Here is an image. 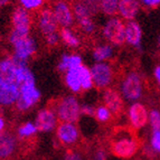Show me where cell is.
I'll return each mask as SVG.
<instances>
[{
    "label": "cell",
    "instance_id": "obj_24",
    "mask_svg": "<svg viewBox=\"0 0 160 160\" xmlns=\"http://www.w3.org/2000/svg\"><path fill=\"white\" fill-rule=\"evenodd\" d=\"M38 132V129L35 124V122L32 121H26V122L22 123L20 126L17 128V137L22 140H28V139L32 138L36 136Z\"/></svg>",
    "mask_w": 160,
    "mask_h": 160
},
{
    "label": "cell",
    "instance_id": "obj_21",
    "mask_svg": "<svg viewBox=\"0 0 160 160\" xmlns=\"http://www.w3.org/2000/svg\"><path fill=\"white\" fill-rule=\"evenodd\" d=\"M83 63V57L78 53H64L62 54L57 63V69L58 72L65 73L69 69L76 68L81 66Z\"/></svg>",
    "mask_w": 160,
    "mask_h": 160
},
{
    "label": "cell",
    "instance_id": "obj_10",
    "mask_svg": "<svg viewBox=\"0 0 160 160\" xmlns=\"http://www.w3.org/2000/svg\"><path fill=\"white\" fill-rule=\"evenodd\" d=\"M12 47V56L22 62H28L37 54L38 44L37 40L32 35L19 39L15 44L11 45Z\"/></svg>",
    "mask_w": 160,
    "mask_h": 160
},
{
    "label": "cell",
    "instance_id": "obj_8",
    "mask_svg": "<svg viewBox=\"0 0 160 160\" xmlns=\"http://www.w3.org/2000/svg\"><path fill=\"white\" fill-rule=\"evenodd\" d=\"M127 119L132 130H141L149 122V110L141 101L132 102L127 109Z\"/></svg>",
    "mask_w": 160,
    "mask_h": 160
},
{
    "label": "cell",
    "instance_id": "obj_19",
    "mask_svg": "<svg viewBox=\"0 0 160 160\" xmlns=\"http://www.w3.org/2000/svg\"><path fill=\"white\" fill-rule=\"evenodd\" d=\"M11 28H18V29L32 30V15L30 11L18 6L13 9L10 16Z\"/></svg>",
    "mask_w": 160,
    "mask_h": 160
},
{
    "label": "cell",
    "instance_id": "obj_2",
    "mask_svg": "<svg viewBox=\"0 0 160 160\" xmlns=\"http://www.w3.org/2000/svg\"><path fill=\"white\" fill-rule=\"evenodd\" d=\"M123 101L132 103L138 102L143 98L144 81L141 73L137 69H130L121 76L118 85Z\"/></svg>",
    "mask_w": 160,
    "mask_h": 160
},
{
    "label": "cell",
    "instance_id": "obj_25",
    "mask_svg": "<svg viewBox=\"0 0 160 160\" xmlns=\"http://www.w3.org/2000/svg\"><path fill=\"white\" fill-rule=\"evenodd\" d=\"M119 2L120 0H100V11L104 16H117Z\"/></svg>",
    "mask_w": 160,
    "mask_h": 160
},
{
    "label": "cell",
    "instance_id": "obj_20",
    "mask_svg": "<svg viewBox=\"0 0 160 160\" xmlns=\"http://www.w3.org/2000/svg\"><path fill=\"white\" fill-rule=\"evenodd\" d=\"M141 8L142 7L139 0H120L119 8H118V16L124 22L136 20L141 11Z\"/></svg>",
    "mask_w": 160,
    "mask_h": 160
},
{
    "label": "cell",
    "instance_id": "obj_11",
    "mask_svg": "<svg viewBox=\"0 0 160 160\" xmlns=\"http://www.w3.org/2000/svg\"><path fill=\"white\" fill-rule=\"evenodd\" d=\"M56 139L62 146L73 147L80 140V129L78 124L73 122H59L55 129Z\"/></svg>",
    "mask_w": 160,
    "mask_h": 160
},
{
    "label": "cell",
    "instance_id": "obj_29",
    "mask_svg": "<svg viewBox=\"0 0 160 160\" xmlns=\"http://www.w3.org/2000/svg\"><path fill=\"white\" fill-rule=\"evenodd\" d=\"M152 130H160V110L152 109L149 111V122Z\"/></svg>",
    "mask_w": 160,
    "mask_h": 160
},
{
    "label": "cell",
    "instance_id": "obj_41",
    "mask_svg": "<svg viewBox=\"0 0 160 160\" xmlns=\"http://www.w3.org/2000/svg\"><path fill=\"white\" fill-rule=\"evenodd\" d=\"M158 88H159V90H160V86H158Z\"/></svg>",
    "mask_w": 160,
    "mask_h": 160
},
{
    "label": "cell",
    "instance_id": "obj_34",
    "mask_svg": "<svg viewBox=\"0 0 160 160\" xmlns=\"http://www.w3.org/2000/svg\"><path fill=\"white\" fill-rule=\"evenodd\" d=\"M94 111H95V107H93L91 103H83L82 105H81V112H82V115L93 117Z\"/></svg>",
    "mask_w": 160,
    "mask_h": 160
},
{
    "label": "cell",
    "instance_id": "obj_39",
    "mask_svg": "<svg viewBox=\"0 0 160 160\" xmlns=\"http://www.w3.org/2000/svg\"><path fill=\"white\" fill-rule=\"evenodd\" d=\"M11 2V0H0V8H3Z\"/></svg>",
    "mask_w": 160,
    "mask_h": 160
},
{
    "label": "cell",
    "instance_id": "obj_9",
    "mask_svg": "<svg viewBox=\"0 0 160 160\" xmlns=\"http://www.w3.org/2000/svg\"><path fill=\"white\" fill-rule=\"evenodd\" d=\"M52 12L61 28H72L75 24L72 5L67 0H55L52 5Z\"/></svg>",
    "mask_w": 160,
    "mask_h": 160
},
{
    "label": "cell",
    "instance_id": "obj_18",
    "mask_svg": "<svg viewBox=\"0 0 160 160\" xmlns=\"http://www.w3.org/2000/svg\"><path fill=\"white\" fill-rule=\"evenodd\" d=\"M142 28L137 20L126 22V44L130 47L141 51L142 49Z\"/></svg>",
    "mask_w": 160,
    "mask_h": 160
},
{
    "label": "cell",
    "instance_id": "obj_26",
    "mask_svg": "<svg viewBox=\"0 0 160 160\" xmlns=\"http://www.w3.org/2000/svg\"><path fill=\"white\" fill-rule=\"evenodd\" d=\"M78 26L80 28V30L86 36H92L96 32V24L94 22L93 17H88V18H83L78 20Z\"/></svg>",
    "mask_w": 160,
    "mask_h": 160
},
{
    "label": "cell",
    "instance_id": "obj_22",
    "mask_svg": "<svg viewBox=\"0 0 160 160\" xmlns=\"http://www.w3.org/2000/svg\"><path fill=\"white\" fill-rule=\"evenodd\" d=\"M114 46L105 42L94 46L91 55L94 63H102V62H110L114 57Z\"/></svg>",
    "mask_w": 160,
    "mask_h": 160
},
{
    "label": "cell",
    "instance_id": "obj_17",
    "mask_svg": "<svg viewBox=\"0 0 160 160\" xmlns=\"http://www.w3.org/2000/svg\"><path fill=\"white\" fill-rule=\"evenodd\" d=\"M19 94L20 90L16 83L0 82V108L15 107Z\"/></svg>",
    "mask_w": 160,
    "mask_h": 160
},
{
    "label": "cell",
    "instance_id": "obj_38",
    "mask_svg": "<svg viewBox=\"0 0 160 160\" xmlns=\"http://www.w3.org/2000/svg\"><path fill=\"white\" fill-rule=\"evenodd\" d=\"M6 129V120L2 114H0V133L3 132Z\"/></svg>",
    "mask_w": 160,
    "mask_h": 160
},
{
    "label": "cell",
    "instance_id": "obj_33",
    "mask_svg": "<svg viewBox=\"0 0 160 160\" xmlns=\"http://www.w3.org/2000/svg\"><path fill=\"white\" fill-rule=\"evenodd\" d=\"M139 2L146 9H157L160 7V0H139Z\"/></svg>",
    "mask_w": 160,
    "mask_h": 160
},
{
    "label": "cell",
    "instance_id": "obj_4",
    "mask_svg": "<svg viewBox=\"0 0 160 160\" xmlns=\"http://www.w3.org/2000/svg\"><path fill=\"white\" fill-rule=\"evenodd\" d=\"M81 105L82 103L78 96L74 94H66L55 100L51 108L56 113L58 121L76 123L82 115Z\"/></svg>",
    "mask_w": 160,
    "mask_h": 160
},
{
    "label": "cell",
    "instance_id": "obj_3",
    "mask_svg": "<svg viewBox=\"0 0 160 160\" xmlns=\"http://www.w3.org/2000/svg\"><path fill=\"white\" fill-rule=\"evenodd\" d=\"M63 82L71 94L74 95L91 91L94 88L90 67L84 64L63 73Z\"/></svg>",
    "mask_w": 160,
    "mask_h": 160
},
{
    "label": "cell",
    "instance_id": "obj_13",
    "mask_svg": "<svg viewBox=\"0 0 160 160\" xmlns=\"http://www.w3.org/2000/svg\"><path fill=\"white\" fill-rule=\"evenodd\" d=\"M102 104H104L108 109L112 112L114 117L120 115L124 108V101L120 92L118 91V88H108L102 91Z\"/></svg>",
    "mask_w": 160,
    "mask_h": 160
},
{
    "label": "cell",
    "instance_id": "obj_35",
    "mask_svg": "<svg viewBox=\"0 0 160 160\" xmlns=\"http://www.w3.org/2000/svg\"><path fill=\"white\" fill-rule=\"evenodd\" d=\"M65 160H83V156L81 152L72 149L65 153Z\"/></svg>",
    "mask_w": 160,
    "mask_h": 160
},
{
    "label": "cell",
    "instance_id": "obj_36",
    "mask_svg": "<svg viewBox=\"0 0 160 160\" xmlns=\"http://www.w3.org/2000/svg\"><path fill=\"white\" fill-rule=\"evenodd\" d=\"M92 160H107V151L103 148H99L94 152Z\"/></svg>",
    "mask_w": 160,
    "mask_h": 160
},
{
    "label": "cell",
    "instance_id": "obj_37",
    "mask_svg": "<svg viewBox=\"0 0 160 160\" xmlns=\"http://www.w3.org/2000/svg\"><path fill=\"white\" fill-rule=\"evenodd\" d=\"M153 78H155V82L157 83V85L160 86V64L156 65L153 68Z\"/></svg>",
    "mask_w": 160,
    "mask_h": 160
},
{
    "label": "cell",
    "instance_id": "obj_23",
    "mask_svg": "<svg viewBox=\"0 0 160 160\" xmlns=\"http://www.w3.org/2000/svg\"><path fill=\"white\" fill-rule=\"evenodd\" d=\"M59 37L61 42L66 47L71 49H76L82 45V39L78 35V32H74L72 28H61L59 29Z\"/></svg>",
    "mask_w": 160,
    "mask_h": 160
},
{
    "label": "cell",
    "instance_id": "obj_12",
    "mask_svg": "<svg viewBox=\"0 0 160 160\" xmlns=\"http://www.w3.org/2000/svg\"><path fill=\"white\" fill-rule=\"evenodd\" d=\"M35 124L37 127L39 132H52L56 129L58 126V119H57L56 113L54 112V110L51 107L43 108L36 114L35 118Z\"/></svg>",
    "mask_w": 160,
    "mask_h": 160
},
{
    "label": "cell",
    "instance_id": "obj_28",
    "mask_svg": "<svg viewBox=\"0 0 160 160\" xmlns=\"http://www.w3.org/2000/svg\"><path fill=\"white\" fill-rule=\"evenodd\" d=\"M45 1L46 0H18V3L26 10L34 12V11L42 10L45 6Z\"/></svg>",
    "mask_w": 160,
    "mask_h": 160
},
{
    "label": "cell",
    "instance_id": "obj_5",
    "mask_svg": "<svg viewBox=\"0 0 160 160\" xmlns=\"http://www.w3.org/2000/svg\"><path fill=\"white\" fill-rule=\"evenodd\" d=\"M101 35L107 43L121 47L126 44V22L119 16L109 17L102 25Z\"/></svg>",
    "mask_w": 160,
    "mask_h": 160
},
{
    "label": "cell",
    "instance_id": "obj_40",
    "mask_svg": "<svg viewBox=\"0 0 160 160\" xmlns=\"http://www.w3.org/2000/svg\"><path fill=\"white\" fill-rule=\"evenodd\" d=\"M157 47H158V53H159V57H160V35L157 39Z\"/></svg>",
    "mask_w": 160,
    "mask_h": 160
},
{
    "label": "cell",
    "instance_id": "obj_27",
    "mask_svg": "<svg viewBox=\"0 0 160 160\" xmlns=\"http://www.w3.org/2000/svg\"><path fill=\"white\" fill-rule=\"evenodd\" d=\"M94 118L98 122L101 123H108L112 120V118L114 115L112 114V112L108 109L104 104H99L95 107V111H94Z\"/></svg>",
    "mask_w": 160,
    "mask_h": 160
},
{
    "label": "cell",
    "instance_id": "obj_6",
    "mask_svg": "<svg viewBox=\"0 0 160 160\" xmlns=\"http://www.w3.org/2000/svg\"><path fill=\"white\" fill-rule=\"evenodd\" d=\"M94 88L101 91L108 88H111L115 80V69L110 62L93 63L90 67Z\"/></svg>",
    "mask_w": 160,
    "mask_h": 160
},
{
    "label": "cell",
    "instance_id": "obj_30",
    "mask_svg": "<svg viewBox=\"0 0 160 160\" xmlns=\"http://www.w3.org/2000/svg\"><path fill=\"white\" fill-rule=\"evenodd\" d=\"M150 148L153 152L160 155V130H152L150 136Z\"/></svg>",
    "mask_w": 160,
    "mask_h": 160
},
{
    "label": "cell",
    "instance_id": "obj_32",
    "mask_svg": "<svg viewBox=\"0 0 160 160\" xmlns=\"http://www.w3.org/2000/svg\"><path fill=\"white\" fill-rule=\"evenodd\" d=\"M59 32V30H58ZM53 32V34L48 35V36H46L45 38V42H46V45L48 46V47H56L57 45L59 44V42H61V37H59V32Z\"/></svg>",
    "mask_w": 160,
    "mask_h": 160
},
{
    "label": "cell",
    "instance_id": "obj_7",
    "mask_svg": "<svg viewBox=\"0 0 160 160\" xmlns=\"http://www.w3.org/2000/svg\"><path fill=\"white\" fill-rule=\"evenodd\" d=\"M42 99V92L37 84H30L20 88V94L15 104V109L20 113H25L32 110L39 103Z\"/></svg>",
    "mask_w": 160,
    "mask_h": 160
},
{
    "label": "cell",
    "instance_id": "obj_14",
    "mask_svg": "<svg viewBox=\"0 0 160 160\" xmlns=\"http://www.w3.org/2000/svg\"><path fill=\"white\" fill-rule=\"evenodd\" d=\"M36 24H37V28L40 35H43L44 37L53 34V32H57L59 28L56 20L54 18L51 8H43L42 10L38 11Z\"/></svg>",
    "mask_w": 160,
    "mask_h": 160
},
{
    "label": "cell",
    "instance_id": "obj_16",
    "mask_svg": "<svg viewBox=\"0 0 160 160\" xmlns=\"http://www.w3.org/2000/svg\"><path fill=\"white\" fill-rule=\"evenodd\" d=\"M17 67L18 63L12 55H5L0 57V82L16 83Z\"/></svg>",
    "mask_w": 160,
    "mask_h": 160
},
{
    "label": "cell",
    "instance_id": "obj_15",
    "mask_svg": "<svg viewBox=\"0 0 160 160\" xmlns=\"http://www.w3.org/2000/svg\"><path fill=\"white\" fill-rule=\"evenodd\" d=\"M18 149V137L11 131L0 133V160H8Z\"/></svg>",
    "mask_w": 160,
    "mask_h": 160
},
{
    "label": "cell",
    "instance_id": "obj_31",
    "mask_svg": "<svg viewBox=\"0 0 160 160\" xmlns=\"http://www.w3.org/2000/svg\"><path fill=\"white\" fill-rule=\"evenodd\" d=\"M81 1L90 10L92 16H95L100 11V0H81Z\"/></svg>",
    "mask_w": 160,
    "mask_h": 160
},
{
    "label": "cell",
    "instance_id": "obj_1",
    "mask_svg": "<svg viewBox=\"0 0 160 160\" xmlns=\"http://www.w3.org/2000/svg\"><path fill=\"white\" fill-rule=\"evenodd\" d=\"M141 147V142L134 130L130 127H119L114 129L109 139L110 152L120 159H130Z\"/></svg>",
    "mask_w": 160,
    "mask_h": 160
}]
</instances>
